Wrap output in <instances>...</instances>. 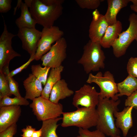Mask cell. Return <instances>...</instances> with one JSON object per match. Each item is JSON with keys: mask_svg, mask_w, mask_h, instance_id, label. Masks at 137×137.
Returning a JSON list of instances; mask_svg holds the SVG:
<instances>
[{"mask_svg": "<svg viewBox=\"0 0 137 137\" xmlns=\"http://www.w3.org/2000/svg\"><path fill=\"white\" fill-rule=\"evenodd\" d=\"M86 82L90 84L94 83L99 86V98L110 99L115 101L118 99L116 95L118 93L117 83L113 75L109 71H106L103 75L101 72L95 75L90 73Z\"/></svg>", "mask_w": 137, "mask_h": 137, "instance_id": "6", "label": "cell"}, {"mask_svg": "<svg viewBox=\"0 0 137 137\" xmlns=\"http://www.w3.org/2000/svg\"><path fill=\"white\" fill-rule=\"evenodd\" d=\"M50 68L47 66L43 67L40 64L32 65L31 68V74L44 85L46 83Z\"/></svg>", "mask_w": 137, "mask_h": 137, "instance_id": "24", "label": "cell"}, {"mask_svg": "<svg viewBox=\"0 0 137 137\" xmlns=\"http://www.w3.org/2000/svg\"><path fill=\"white\" fill-rule=\"evenodd\" d=\"M131 9L135 12L137 13V6H135L133 4L131 5L130 6Z\"/></svg>", "mask_w": 137, "mask_h": 137, "instance_id": "38", "label": "cell"}, {"mask_svg": "<svg viewBox=\"0 0 137 137\" xmlns=\"http://www.w3.org/2000/svg\"><path fill=\"white\" fill-rule=\"evenodd\" d=\"M125 105L126 107L137 108V90L128 97L125 100Z\"/></svg>", "mask_w": 137, "mask_h": 137, "instance_id": "31", "label": "cell"}, {"mask_svg": "<svg viewBox=\"0 0 137 137\" xmlns=\"http://www.w3.org/2000/svg\"><path fill=\"white\" fill-rule=\"evenodd\" d=\"M78 133L81 137H106L104 133L97 129L91 131L88 129H84L79 128Z\"/></svg>", "mask_w": 137, "mask_h": 137, "instance_id": "30", "label": "cell"}, {"mask_svg": "<svg viewBox=\"0 0 137 137\" xmlns=\"http://www.w3.org/2000/svg\"><path fill=\"white\" fill-rule=\"evenodd\" d=\"M22 0H18V2L17 5L16 7H15L14 8V15L15 14L17 10V9L18 8H20L21 5V3L22 2Z\"/></svg>", "mask_w": 137, "mask_h": 137, "instance_id": "37", "label": "cell"}, {"mask_svg": "<svg viewBox=\"0 0 137 137\" xmlns=\"http://www.w3.org/2000/svg\"><path fill=\"white\" fill-rule=\"evenodd\" d=\"M130 0H107L108 5L107 12L104 15L109 25L116 23L117 20L116 16L122 8L126 7Z\"/></svg>", "mask_w": 137, "mask_h": 137, "instance_id": "19", "label": "cell"}, {"mask_svg": "<svg viewBox=\"0 0 137 137\" xmlns=\"http://www.w3.org/2000/svg\"><path fill=\"white\" fill-rule=\"evenodd\" d=\"M74 94L73 91L68 87L67 84L65 80L61 79L53 87L49 99L53 102L58 104L60 100L70 97Z\"/></svg>", "mask_w": 137, "mask_h": 137, "instance_id": "17", "label": "cell"}, {"mask_svg": "<svg viewBox=\"0 0 137 137\" xmlns=\"http://www.w3.org/2000/svg\"><path fill=\"white\" fill-rule=\"evenodd\" d=\"M118 97L124 95L128 97L137 90V78L128 75L122 81L117 83Z\"/></svg>", "mask_w": 137, "mask_h": 137, "instance_id": "22", "label": "cell"}, {"mask_svg": "<svg viewBox=\"0 0 137 137\" xmlns=\"http://www.w3.org/2000/svg\"><path fill=\"white\" fill-rule=\"evenodd\" d=\"M61 126L63 127L76 126L88 129L96 126L98 116L96 108L80 107L75 111L63 112Z\"/></svg>", "mask_w": 137, "mask_h": 137, "instance_id": "3", "label": "cell"}, {"mask_svg": "<svg viewBox=\"0 0 137 137\" xmlns=\"http://www.w3.org/2000/svg\"><path fill=\"white\" fill-rule=\"evenodd\" d=\"M136 137H137V133L136 134Z\"/></svg>", "mask_w": 137, "mask_h": 137, "instance_id": "43", "label": "cell"}, {"mask_svg": "<svg viewBox=\"0 0 137 137\" xmlns=\"http://www.w3.org/2000/svg\"><path fill=\"white\" fill-rule=\"evenodd\" d=\"M120 100L115 101L110 99L99 98L96 109L98 118L97 129L110 137H117L120 132L115 125L114 112L118 111Z\"/></svg>", "mask_w": 137, "mask_h": 137, "instance_id": "2", "label": "cell"}, {"mask_svg": "<svg viewBox=\"0 0 137 137\" xmlns=\"http://www.w3.org/2000/svg\"><path fill=\"white\" fill-rule=\"evenodd\" d=\"M99 92L95 87L84 84L75 91L72 99V104L77 108L81 107L96 108L99 100Z\"/></svg>", "mask_w": 137, "mask_h": 137, "instance_id": "11", "label": "cell"}, {"mask_svg": "<svg viewBox=\"0 0 137 137\" xmlns=\"http://www.w3.org/2000/svg\"><path fill=\"white\" fill-rule=\"evenodd\" d=\"M62 65L55 68H51L50 73L44 87L41 96L49 99L51 90L54 85L61 79V74L64 69Z\"/></svg>", "mask_w": 137, "mask_h": 137, "instance_id": "20", "label": "cell"}, {"mask_svg": "<svg viewBox=\"0 0 137 137\" xmlns=\"http://www.w3.org/2000/svg\"><path fill=\"white\" fill-rule=\"evenodd\" d=\"M136 109H137V108Z\"/></svg>", "mask_w": 137, "mask_h": 137, "instance_id": "44", "label": "cell"}, {"mask_svg": "<svg viewBox=\"0 0 137 137\" xmlns=\"http://www.w3.org/2000/svg\"><path fill=\"white\" fill-rule=\"evenodd\" d=\"M135 40H136V41H137V37L136 38V39Z\"/></svg>", "mask_w": 137, "mask_h": 137, "instance_id": "42", "label": "cell"}, {"mask_svg": "<svg viewBox=\"0 0 137 137\" xmlns=\"http://www.w3.org/2000/svg\"><path fill=\"white\" fill-rule=\"evenodd\" d=\"M7 80L9 88L12 95L15 96L21 97L19 90V85L18 83L15 81L13 77H10L7 75H5Z\"/></svg>", "mask_w": 137, "mask_h": 137, "instance_id": "29", "label": "cell"}, {"mask_svg": "<svg viewBox=\"0 0 137 137\" xmlns=\"http://www.w3.org/2000/svg\"><path fill=\"white\" fill-rule=\"evenodd\" d=\"M117 137H122L120 135H118L117 136ZM136 137V135H135L134 136L132 137Z\"/></svg>", "mask_w": 137, "mask_h": 137, "instance_id": "40", "label": "cell"}, {"mask_svg": "<svg viewBox=\"0 0 137 137\" xmlns=\"http://www.w3.org/2000/svg\"><path fill=\"white\" fill-rule=\"evenodd\" d=\"M21 112V109L20 106L0 107V132L16 123Z\"/></svg>", "mask_w": 137, "mask_h": 137, "instance_id": "14", "label": "cell"}, {"mask_svg": "<svg viewBox=\"0 0 137 137\" xmlns=\"http://www.w3.org/2000/svg\"><path fill=\"white\" fill-rule=\"evenodd\" d=\"M35 55L30 56L29 59L26 63L19 67L10 72V73L7 75L9 77H13L14 75L20 72L24 69L26 68L31 62L35 60Z\"/></svg>", "mask_w": 137, "mask_h": 137, "instance_id": "32", "label": "cell"}, {"mask_svg": "<svg viewBox=\"0 0 137 137\" xmlns=\"http://www.w3.org/2000/svg\"><path fill=\"white\" fill-rule=\"evenodd\" d=\"M20 8V16L15 21V23L19 29L24 28H36L37 23L32 18L27 5L22 1Z\"/></svg>", "mask_w": 137, "mask_h": 137, "instance_id": "21", "label": "cell"}, {"mask_svg": "<svg viewBox=\"0 0 137 137\" xmlns=\"http://www.w3.org/2000/svg\"><path fill=\"white\" fill-rule=\"evenodd\" d=\"M127 69L128 75L137 78V57H131L129 59Z\"/></svg>", "mask_w": 137, "mask_h": 137, "instance_id": "28", "label": "cell"}, {"mask_svg": "<svg viewBox=\"0 0 137 137\" xmlns=\"http://www.w3.org/2000/svg\"><path fill=\"white\" fill-rule=\"evenodd\" d=\"M128 20V27L121 33L112 46L113 54L116 58L124 55L129 46L137 37V14H130Z\"/></svg>", "mask_w": 137, "mask_h": 137, "instance_id": "7", "label": "cell"}, {"mask_svg": "<svg viewBox=\"0 0 137 137\" xmlns=\"http://www.w3.org/2000/svg\"><path fill=\"white\" fill-rule=\"evenodd\" d=\"M41 82L32 74L23 81V85L25 90L24 98L32 100L41 96L43 89Z\"/></svg>", "mask_w": 137, "mask_h": 137, "instance_id": "16", "label": "cell"}, {"mask_svg": "<svg viewBox=\"0 0 137 137\" xmlns=\"http://www.w3.org/2000/svg\"><path fill=\"white\" fill-rule=\"evenodd\" d=\"M12 95L6 75L3 72H0V100L4 97Z\"/></svg>", "mask_w": 137, "mask_h": 137, "instance_id": "26", "label": "cell"}, {"mask_svg": "<svg viewBox=\"0 0 137 137\" xmlns=\"http://www.w3.org/2000/svg\"><path fill=\"white\" fill-rule=\"evenodd\" d=\"M101 47L100 43L90 40L84 46L82 55L77 63L83 66L86 74L104 68L106 57Z\"/></svg>", "mask_w": 137, "mask_h": 137, "instance_id": "4", "label": "cell"}, {"mask_svg": "<svg viewBox=\"0 0 137 137\" xmlns=\"http://www.w3.org/2000/svg\"><path fill=\"white\" fill-rule=\"evenodd\" d=\"M29 106L39 121H43L60 117L63 112L61 104L54 103L41 96L33 99Z\"/></svg>", "mask_w": 137, "mask_h": 137, "instance_id": "5", "label": "cell"}, {"mask_svg": "<svg viewBox=\"0 0 137 137\" xmlns=\"http://www.w3.org/2000/svg\"><path fill=\"white\" fill-rule=\"evenodd\" d=\"M133 3V5L137 6V0H130Z\"/></svg>", "mask_w": 137, "mask_h": 137, "instance_id": "39", "label": "cell"}, {"mask_svg": "<svg viewBox=\"0 0 137 137\" xmlns=\"http://www.w3.org/2000/svg\"><path fill=\"white\" fill-rule=\"evenodd\" d=\"M41 38L39 42L35 54V60L38 61L47 53L52 46V44L63 37V31L56 26L43 27L41 31Z\"/></svg>", "mask_w": 137, "mask_h": 137, "instance_id": "10", "label": "cell"}, {"mask_svg": "<svg viewBox=\"0 0 137 137\" xmlns=\"http://www.w3.org/2000/svg\"><path fill=\"white\" fill-rule=\"evenodd\" d=\"M93 18L89 30V37L91 41L100 43L109 25L104 15L95 9L92 12Z\"/></svg>", "mask_w": 137, "mask_h": 137, "instance_id": "13", "label": "cell"}, {"mask_svg": "<svg viewBox=\"0 0 137 137\" xmlns=\"http://www.w3.org/2000/svg\"><path fill=\"white\" fill-rule=\"evenodd\" d=\"M62 119V117H59L42 121L41 137H59L56 133L57 129L59 125L57 124Z\"/></svg>", "mask_w": 137, "mask_h": 137, "instance_id": "23", "label": "cell"}, {"mask_svg": "<svg viewBox=\"0 0 137 137\" xmlns=\"http://www.w3.org/2000/svg\"><path fill=\"white\" fill-rule=\"evenodd\" d=\"M29 103L27 99L22 97L15 96L13 98L6 96L0 100V107L11 106H25L29 105Z\"/></svg>", "mask_w": 137, "mask_h": 137, "instance_id": "25", "label": "cell"}, {"mask_svg": "<svg viewBox=\"0 0 137 137\" xmlns=\"http://www.w3.org/2000/svg\"><path fill=\"white\" fill-rule=\"evenodd\" d=\"M17 130L16 123L11 126L4 131L0 132V137H13Z\"/></svg>", "mask_w": 137, "mask_h": 137, "instance_id": "33", "label": "cell"}, {"mask_svg": "<svg viewBox=\"0 0 137 137\" xmlns=\"http://www.w3.org/2000/svg\"><path fill=\"white\" fill-rule=\"evenodd\" d=\"M67 43L65 39L62 37L57 41L41 59L42 65L55 68L62 65L66 58Z\"/></svg>", "mask_w": 137, "mask_h": 137, "instance_id": "9", "label": "cell"}, {"mask_svg": "<svg viewBox=\"0 0 137 137\" xmlns=\"http://www.w3.org/2000/svg\"><path fill=\"white\" fill-rule=\"evenodd\" d=\"M133 108L132 107H126L122 111L116 110L114 113V117L116 118L115 126L121 130L124 137L127 136L129 130L133 126Z\"/></svg>", "mask_w": 137, "mask_h": 137, "instance_id": "15", "label": "cell"}, {"mask_svg": "<svg viewBox=\"0 0 137 137\" xmlns=\"http://www.w3.org/2000/svg\"><path fill=\"white\" fill-rule=\"evenodd\" d=\"M122 23L118 20L116 23L109 25L100 42L101 47L109 48L112 46L122 32Z\"/></svg>", "mask_w": 137, "mask_h": 137, "instance_id": "18", "label": "cell"}, {"mask_svg": "<svg viewBox=\"0 0 137 137\" xmlns=\"http://www.w3.org/2000/svg\"><path fill=\"white\" fill-rule=\"evenodd\" d=\"M11 0H0V12L6 13L11 8Z\"/></svg>", "mask_w": 137, "mask_h": 137, "instance_id": "34", "label": "cell"}, {"mask_svg": "<svg viewBox=\"0 0 137 137\" xmlns=\"http://www.w3.org/2000/svg\"><path fill=\"white\" fill-rule=\"evenodd\" d=\"M36 130V129L31 126H27L26 128L21 129L23 133L21 136L22 137H31L34 131Z\"/></svg>", "mask_w": 137, "mask_h": 137, "instance_id": "35", "label": "cell"}, {"mask_svg": "<svg viewBox=\"0 0 137 137\" xmlns=\"http://www.w3.org/2000/svg\"><path fill=\"white\" fill-rule=\"evenodd\" d=\"M79 6L81 8L96 9L99 6L101 0H76Z\"/></svg>", "mask_w": 137, "mask_h": 137, "instance_id": "27", "label": "cell"}, {"mask_svg": "<svg viewBox=\"0 0 137 137\" xmlns=\"http://www.w3.org/2000/svg\"><path fill=\"white\" fill-rule=\"evenodd\" d=\"M42 32L36 28H24L19 29L17 36L21 40L22 47L30 56L35 55Z\"/></svg>", "mask_w": 137, "mask_h": 137, "instance_id": "12", "label": "cell"}, {"mask_svg": "<svg viewBox=\"0 0 137 137\" xmlns=\"http://www.w3.org/2000/svg\"><path fill=\"white\" fill-rule=\"evenodd\" d=\"M64 0H31L28 7L31 16L43 27L54 26L62 14Z\"/></svg>", "mask_w": 137, "mask_h": 137, "instance_id": "1", "label": "cell"}, {"mask_svg": "<svg viewBox=\"0 0 137 137\" xmlns=\"http://www.w3.org/2000/svg\"><path fill=\"white\" fill-rule=\"evenodd\" d=\"M41 133L42 131L40 128L38 130L35 131L31 137H41Z\"/></svg>", "mask_w": 137, "mask_h": 137, "instance_id": "36", "label": "cell"}, {"mask_svg": "<svg viewBox=\"0 0 137 137\" xmlns=\"http://www.w3.org/2000/svg\"><path fill=\"white\" fill-rule=\"evenodd\" d=\"M4 28L0 37V72L9 68L10 61L16 57H21L12 46V40L16 36L8 31L4 17Z\"/></svg>", "mask_w": 137, "mask_h": 137, "instance_id": "8", "label": "cell"}, {"mask_svg": "<svg viewBox=\"0 0 137 137\" xmlns=\"http://www.w3.org/2000/svg\"><path fill=\"white\" fill-rule=\"evenodd\" d=\"M76 137H81L80 135L77 136Z\"/></svg>", "mask_w": 137, "mask_h": 137, "instance_id": "41", "label": "cell"}]
</instances>
